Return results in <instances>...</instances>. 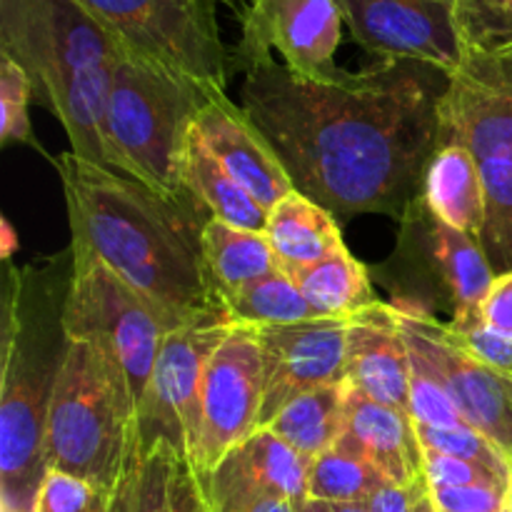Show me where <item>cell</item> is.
I'll list each match as a JSON object with an SVG mask.
<instances>
[{"label": "cell", "instance_id": "cell-34", "mask_svg": "<svg viewBox=\"0 0 512 512\" xmlns=\"http://www.w3.org/2000/svg\"><path fill=\"white\" fill-rule=\"evenodd\" d=\"M173 445L158 443L143 448L138 483V512H175L173 510Z\"/></svg>", "mask_w": 512, "mask_h": 512}, {"label": "cell", "instance_id": "cell-18", "mask_svg": "<svg viewBox=\"0 0 512 512\" xmlns=\"http://www.w3.org/2000/svg\"><path fill=\"white\" fill-rule=\"evenodd\" d=\"M195 130L230 178L243 185L265 210H273L293 180L258 125L225 93H215L195 118Z\"/></svg>", "mask_w": 512, "mask_h": 512}, {"label": "cell", "instance_id": "cell-38", "mask_svg": "<svg viewBox=\"0 0 512 512\" xmlns=\"http://www.w3.org/2000/svg\"><path fill=\"white\" fill-rule=\"evenodd\" d=\"M173 510L175 512H215L203 493L198 473L185 458L175 455L173 465Z\"/></svg>", "mask_w": 512, "mask_h": 512}, {"label": "cell", "instance_id": "cell-24", "mask_svg": "<svg viewBox=\"0 0 512 512\" xmlns=\"http://www.w3.org/2000/svg\"><path fill=\"white\" fill-rule=\"evenodd\" d=\"M203 253L208 275L220 300L280 268L268 235L243 230L223 220L208 218L203 228Z\"/></svg>", "mask_w": 512, "mask_h": 512}, {"label": "cell", "instance_id": "cell-4", "mask_svg": "<svg viewBox=\"0 0 512 512\" xmlns=\"http://www.w3.org/2000/svg\"><path fill=\"white\" fill-rule=\"evenodd\" d=\"M143 453L133 393L95 345L70 340L45 430L48 468L113 493Z\"/></svg>", "mask_w": 512, "mask_h": 512}, {"label": "cell", "instance_id": "cell-33", "mask_svg": "<svg viewBox=\"0 0 512 512\" xmlns=\"http://www.w3.org/2000/svg\"><path fill=\"white\" fill-rule=\"evenodd\" d=\"M445 328H448L450 338L460 348L468 350L473 358H478L480 363L512 375V335L488 325L480 315L450 320V323H445Z\"/></svg>", "mask_w": 512, "mask_h": 512}, {"label": "cell", "instance_id": "cell-6", "mask_svg": "<svg viewBox=\"0 0 512 512\" xmlns=\"http://www.w3.org/2000/svg\"><path fill=\"white\" fill-rule=\"evenodd\" d=\"M473 153L488 198L480 245L495 273L512 270V50L468 55L440 100V145Z\"/></svg>", "mask_w": 512, "mask_h": 512}, {"label": "cell", "instance_id": "cell-28", "mask_svg": "<svg viewBox=\"0 0 512 512\" xmlns=\"http://www.w3.org/2000/svg\"><path fill=\"white\" fill-rule=\"evenodd\" d=\"M223 305L235 323L248 328H280V325L318 318L305 300L303 290L285 270H275L245 285L243 290L225 298Z\"/></svg>", "mask_w": 512, "mask_h": 512}, {"label": "cell", "instance_id": "cell-21", "mask_svg": "<svg viewBox=\"0 0 512 512\" xmlns=\"http://www.w3.org/2000/svg\"><path fill=\"white\" fill-rule=\"evenodd\" d=\"M423 200L435 218L480 243L488 220V198L473 153L443 143L435 150L423 183Z\"/></svg>", "mask_w": 512, "mask_h": 512}, {"label": "cell", "instance_id": "cell-44", "mask_svg": "<svg viewBox=\"0 0 512 512\" xmlns=\"http://www.w3.org/2000/svg\"><path fill=\"white\" fill-rule=\"evenodd\" d=\"M298 512H333V510H330L328 503H320V500H305V503L298 508Z\"/></svg>", "mask_w": 512, "mask_h": 512}, {"label": "cell", "instance_id": "cell-37", "mask_svg": "<svg viewBox=\"0 0 512 512\" xmlns=\"http://www.w3.org/2000/svg\"><path fill=\"white\" fill-rule=\"evenodd\" d=\"M440 512H505L508 490L490 485H468V488H430Z\"/></svg>", "mask_w": 512, "mask_h": 512}, {"label": "cell", "instance_id": "cell-27", "mask_svg": "<svg viewBox=\"0 0 512 512\" xmlns=\"http://www.w3.org/2000/svg\"><path fill=\"white\" fill-rule=\"evenodd\" d=\"M390 483L353 443L340 438L310 463L308 498L328 505L368 503L370 495Z\"/></svg>", "mask_w": 512, "mask_h": 512}, {"label": "cell", "instance_id": "cell-1", "mask_svg": "<svg viewBox=\"0 0 512 512\" xmlns=\"http://www.w3.org/2000/svg\"><path fill=\"white\" fill-rule=\"evenodd\" d=\"M450 75L420 60H378L360 73L310 78L283 63L245 70L243 110L268 138L293 188L335 218H403L423 195L440 148Z\"/></svg>", "mask_w": 512, "mask_h": 512}, {"label": "cell", "instance_id": "cell-14", "mask_svg": "<svg viewBox=\"0 0 512 512\" xmlns=\"http://www.w3.org/2000/svg\"><path fill=\"white\" fill-rule=\"evenodd\" d=\"M403 328L428 353L470 428L493 440L512 463V375L480 363L450 338L445 323L413 303H393Z\"/></svg>", "mask_w": 512, "mask_h": 512}, {"label": "cell", "instance_id": "cell-13", "mask_svg": "<svg viewBox=\"0 0 512 512\" xmlns=\"http://www.w3.org/2000/svg\"><path fill=\"white\" fill-rule=\"evenodd\" d=\"M343 13L335 0H250L243 18L238 58L245 70L280 53L285 68L310 78L338 73L335 53L343 43Z\"/></svg>", "mask_w": 512, "mask_h": 512}, {"label": "cell", "instance_id": "cell-19", "mask_svg": "<svg viewBox=\"0 0 512 512\" xmlns=\"http://www.w3.org/2000/svg\"><path fill=\"white\" fill-rule=\"evenodd\" d=\"M343 380L375 403L410 413V348L393 303L378 300L348 320Z\"/></svg>", "mask_w": 512, "mask_h": 512}, {"label": "cell", "instance_id": "cell-16", "mask_svg": "<svg viewBox=\"0 0 512 512\" xmlns=\"http://www.w3.org/2000/svg\"><path fill=\"white\" fill-rule=\"evenodd\" d=\"M400 225L403 230H400L398 253L413 260L418 268H423V273H428L445 290L450 305H453L450 320L480 315V305L498 275L490 265L483 245L435 218L425 205L423 195L408 205Z\"/></svg>", "mask_w": 512, "mask_h": 512}, {"label": "cell", "instance_id": "cell-25", "mask_svg": "<svg viewBox=\"0 0 512 512\" xmlns=\"http://www.w3.org/2000/svg\"><path fill=\"white\" fill-rule=\"evenodd\" d=\"M345 408L348 385L343 380L295 398L265 425V430L313 463L343 438Z\"/></svg>", "mask_w": 512, "mask_h": 512}, {"label": "cell", "instance_id": "cell-30", "mask_svg": "<svg viewBox=\"0 0 512 512\" xmlns=\"http://www.w3.org/2000/svg\"><path fill=\"white\" fill-rule=\"evenodd\" d=\"M455 25L468 55L512 50V0H455Z\"/></svg>", "mask_w": 512, "mask_h": 512}, {"label": "cell", "instance_id": "cell-36", "mask_svg": "<svg viewBox=\"0 0 512 512\" xmlns=\"http://www.w3.org/2000/svg\"><path fill=\"white\" fill-rule=\"evenodd\" d=\"M103 495L88 480L48 468L35 500V512H95Z\"/></svg>", "mask_w": 512, "mask_h": 512}, {"label": "cell", "instance_id": "cell-22", "mask_svg": "<svg viewBox=\"0 0 512 512\" xmlns=\"http://www.w3.org/2000/svg\"><path fill=\"white\" fill-rule=\"evenodd\" d=\"M265 235L285 273L310 268L345 248L338 218L298 190L270 210Z\"/></svg>", "mask_w": 512, "mask_h": 512}, {"label": "cell", "instance_id": "cell-10", "mask_svg": "<svg viewBox=\"0 0 512 512\" xmlns=\"http://www.w3.org/2000/svg\"><path fill=\"white\" fill-rule=\"evenodd\" d=\"M235 320L225 305L170 330L163 340L148 395L140 410L143 448L165 440L190 463L198 445L200 390L210 358L233 333Z\"/></svg>", "mask_w": 512, "mask_h": 512}, {"label": "cell", "instance_id": "cell-2", "mask_svg": "<svg viewBox=\"0 0 512 512\" xmlns=\"http://www.w3.org/2000/svg\"><path fill=\"white\" fill-rule=\"evenodd\" d=\"M68 208L70 245L93 253L173 328L223 305L208 275L200 205L75 153L53 158Z\"/></svg>", "mask_w": 512, "mask_h": 512}, {"label": "cell", "instance_id": "cell-32", "mask_svg": "<svg viewBox=\"0 0 512 512\" xmlns=\"http://www.w3.org/2000/svg\"><path fill=\"white\" fill-rule=\"evenodd\" d=\"M418 438L423 448L438 450V453L453 455V458L470 460V463H478L483 468L493 470L500 478L512 480V463L508 455L493 443V440L485 438L483 433H478L470 425L463 428H430V425H418Z\"/></svg>", "mask_w": 512, "mask_h": 512}, {"label": "cell", "instance_id": "cell-17", "mask_svg": "<svg viewBox=\"0 0 512 512\" xmlns=\"http://www.w3.org/2000/svg\"><path fill=\"white\" fill-rule=\"evenodd\" d=\"M308 475V458L260 428L198 478L215 512H245L265 498H288L303 505L310 500Z\"/></svg>", "mask_w": 512, "mask_h": 512}, {"label": "cell", "instance_id": "cell-9", "mask_svg": "<svg viewBox=\"0 0 512 512\" xmlns=\"http://www.w3.org/2000/svg\"><path fill=\"white\" fill-rule=\"evenodd\" d=\"M128 53L225 90L230 58L215 0H80Z\"/></svg>", "mask_w": 512, "mask_h": 512}, {"label": "cell", "instance_id": "cell-29", "mask_svg": "<svg viewBox=\"0 0 512 512\" xmlns=\"http://www.w3.org/2000/svg\"><path fill=\"white\" fill-rule=\"evenodd\" d=\"M405 338H408L410 348V418L418 425H430V428H463V425H468L428 353L408 333H405Z\"/></svg>", "mask_w": 512, "mask_h": 512}, {"label": "cell", "instance_id": "cell-23", "mask_svg": "<svg viewBox=\"0 0 512 512\" xmlns=\"http://www.w3.org/2000/svg\"><path fill=\"white\" fill-rule=\"evenodd\" d=\"M180 183L210 218L258 233H265L268 228V210L230 178L228 170L203 143L195 125L180 160Z\"/></svg>", "mask_w": 512, "mask_h": 512}, {"label": "cell", "instance_id": "cell-47", "mask_svg": "<svg viewBox=\"0 0 512 512\" xmlns=\"http://www.w3.org/2000/svg\"><path fill=\"white\" fill-rule=\"evenodd\" d=\"M215 3H218V0H215ZM225 3H230V0H225Z\"/></svg>", "mask_w": 512, "mask_h": 512}, {"label": "cell", "instance_id": "cell-11", "mask_svg": "<svg viewBox=\"0 0 512 512\" xmlns=\"http://www.w3.org/2000/svg\"><path fill=\"white\" fill-rule=\"evenodd\" d=\"M263 408V358L255 330L235 325L210 358L200 390L195 473L208 475L225 455L258 433Z\"/></svg>", "mask_w": 512, "mask_h": 512}, {"label": "cell", "instance_id": "cell-8", "mask_svg": "<svg viewBox=\"0 0 512 512\" xmlns=\"http://www.w3.org/2000/svg\"><path fill=\"white\" fill-rule=\"evenodd\" d=\"M0 53L28 73L35 100L48 108L70 80L128 50L80 0H0Z\"/></svg>", "mask_w": 512, "mask_h": 512}, {"label": "cell", "instance_id": "cell-43", "mask_svg": "<svg viewBox=\"0 0 512 512\" xmlns=\"http://www.w3.org/2000/svg\"><path fill=\"white\" fill-rule=\"evenodd\" d=\"M413 512H440V510H438V505H435L433 495H430V488L425 490L423 495H420V498H418V503H415Z\"/></svg>", "mask_w": 512, "mask_h": 512}, {"label": "cell", "instance_id": "cell-7", "mask_svg": "<svg viewBox=\"0 0 512 512\" xmlns=\"http://www.w3.org/2000/svg\"><path fill=\"white\" fill-rule=\"evenodd\" d=\"M63 325L68 340L95 345L128 383L135 408L143 410L163 340L175 330L153 305L105 268L93 253L70 245Z\"/></svg>", "mask_w": 512, "mask_h": 512}, {"label": "cell", "instance_id": "cell-15", "mask_svg": "<svg viewBox=\"0 0 512 512\" xmlns=\"http://www.w3.org/2000/svg\"><path fill=\"white\" fill-rule=\"evenodd\" d=\"M348 320L315 318L280 328H253L263 358L258 430L300 395L343 383Z\"/></svg>", "mask_w": 512, "mask_h": 512}, {"label": "cell", "instance_id": "cell-41", "mask_svg": "<svg viewBox=\"0 0 512 512\" xmlns=\"http://www.w3.org/2000/svg\"><path fill=\"white\" fill-rule=\"evenodd\" d=\"M140 463H143V453L128 468L123 480L113 493H105L95 512H138V483H140Z\"/></svg>", "mask_w": 512, "mask_h": 512}, {"label": "cell", "instance_id": "cell-45", "mask_svg": "<svg viewBox=\"0 0 512 512\" xmlns=\"http://www.w3.org/2000/svg\"><path fill=\"white\" fill-rule=\"evenodd\" d=\"M333 512H370L365 503H340V505H330Z\"/></svg>", "mask_w": 512, "mask_h": 512}, {"label": "cell", "instance_id": "cell-3", "mask_svg": "<svg viewBox=\"0 0 512 512\" xmlns=\"http://www.w3.org/2000/svg\"><path fill=\"white\" fill-rule=\"evenodd\" d=\"M70 268L5 258L0 318V512H35L48 473L45 430L68 353L63 325Z\"/></svg>", "mask_w": 512, "mask_h": 512}, {"label": "cell", "instance_id": "cell-39", "mask_svg": "<svg viewBox=\"0 0 512 512\" xmlns=\"http://www.w3.org/2000/svg\"><path fill=\"white\" fill-rule=\"evenodd\" d=\"M480 318L493 328L512 335V270L495 275L483 305H480Z\"/></svg>", "mask_w": 512, "mask_h": 512}, {"label": "cell", "instance_id": "cell-20", "mask_svg": "<svg viewBox=\"0 0 512 512\" xmlns=\"http://www.w3.org/2000/svg\"><path fill=\"white\" fill-rule=\"evenodd\" d=\"M343 438L353 443L390 483L415 488L425 483L423 445L410 413L375 403L348 388Z\"/></svg>", "mask_w": 512, "mask_h": 512}, {"label": "cell", "instance_id": "cell-12", "mask_svg": "<svg viewBox=\"0 0 512 512\" xmlns=\"http://www.w3.org/2000/svg\"><path fill=\"white\" fill-rule=\"evenodd\" d=\"M345 28L378 60H420L453 75L465 63L455 0H335Z\"/></svg>", "mask_w": 512, "mask_h": 512}, {"label": "cell", "instance_id": "cell-48", "mask_svg": "<svg viewBox=\"0 0 512 512\" xmlns=\"http://www.w3.org/2000/svg\"><path fill=\"white\" fill-rule=\"evenodd\" d=\"M505 512H508V508H505Z\"/></svg>", "mask_w": 512, "mask_h": 512}, {"label": "cell", "instance_id": "cell-31", "mask_svg": "<svg viewBox=\"0 0 512 512\" xmlns=\"http://www.w3.org/2000/svg\"><path fill=\"white\" fill-rule=\"evenodd\" d=\"M30 100H35V93L28 73L10 55L0 53V143L3 145L18 143L40 150L30 128Z\"/></svg>", "mask_w": 512, "mask_h": 512}, {"label": "cell", "instance_id": "cell-46", "mask_svg": "<svg viewBox=\"0 0 512 512\" xmlns=\"http://www.w3.org/2000/svg\"><path fill=\"white\" fill-rule=\"evenodd\" d=\"M508 512H512V480H510V488H508Z\"/></svg>", "mask_w": 512, "mask_h": 512}, {"label": "cell", "instance_id": "cell-40", "mask_svg": "<svg viewBox=\"0 0 512 512\" xmlns=\"http://www.w3.org/2000/svg\"><path fill=\"white\" fill-rule=\"evenodd\" d=\"M428 490V483L415 485V488H403V485L385 483L383 488L375 490L368 498L370 512H413L420 495Z\"/></svg>", "mask_w": 512, "mask_h": 512}, {"label": "cell", "instance_id": "cell-5", "mask_svg": "<svg viewBox=\"0 0 512 512\" xmlns=\"http://www.w3.org/2000/svg\"><path fill=\"white\" fill-rule=\"evenodd\" d=\"M215 93L155 60L125 53L110 88V138L125 175L170 198H188L180 160L198 113Z\"/></svg>", "mask_w": 512, "mask_h": 512}, {"label": "cell", "instance_id": "cell-42", "mask_svg": "<svg viewBox=\"0 0 512 512\" xmlns=\"http://www.w3.org/2000/svg\"><path fill=\"white\" fill-rule=\"evenodd\" d=\"M300 505H295L293 500L288 498H265L260 503L250 505L245 512H298Z\"/></svg>", "mask_w": 512, "mask_h": 512}, {"label": "cell", "instance_id": "cell-26", "mask_svg": "<svg viewBox=\"0 0 512 512\" xmlns=\"http://www.w3.org/2000/svg\"><path fill=\"white\" fill-rule=\"evenodd\" d=\"M288 275L303 290L305 300L318 318L348 320L360 310L378 303L368 268L358 258H353L348 248L335 250L320 263Z\"/></svg>", "mask_w": 512, "mask_h": 512}, {"label": "cell", "instance_id": "cell-35", "mask_svg": "<svg viewBox=\"0 0 512 512\" xmlns=\"http://www.w3.org/2000/svg\"><path fill=\"white\" fill-rule=\"evenodd\" d=\"M423 475L428 488H468V485H490V488L503 490L510 488V480L500 478L493 470L430 448H423Z\"/></svg>", "mask_w": 512, "mask_h": 512}]
</instances>
